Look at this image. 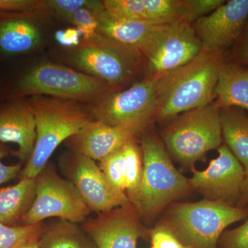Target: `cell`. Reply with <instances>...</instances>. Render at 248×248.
<instances>
[{
	"label": "cell",
	"instance_id": "6da1fadb",
	"mask_svg": "<svg viewBox=\"0 0 248 248\" xmlns=\"http://www.w3.org/2000/svg\"><path fill=\"white\" fill-rule=\"evenodd\" d=\"M224 60L223 55L202 51L190 63L160 77L155 120L170 122L184 112L213 103Z\"/></svg>",
	"mask_w": 248,
	"mask_h": 248
},
{
	"label": "cell",
	"instance_id": "7a4b0ae2",
	"mask_svg": "<svg viewBox=\"0 0 248 248\" xmlns=\"http://www.w3.org/2000/svg\"><path fill=\"white\" fill-rule=\"evenodd\" d=\"M27 102L35 119L36 140L22 177L35 179L62 142L79 133L93 118L82 103L46 95L31 96Z\"/></svg>",
	"mask_w": 248,
	"mask_h": 248
},
{
	"label": "cell",
	"instance_id": "3957f363",
	"mask_svg": "<svg viewBox=\"0 0 248 248\" xmlns=\"http://www.w3.org/2000/svg\"><path fill=\"white\" fill-rule=\"evenodd\" d=\"M140 147L141 182L129 201L140 218L149 221L173 202L187 195L192 187L188 179L174 167L164 143L155 133L143 135Z\"/></svg>",
	"mask_w": 248,
	"mask_h": 248
},
{
	"label": "cell",
	"instance_id": "277c9868",
	"mask_svg": "<svg viewBox=\"0 0 248 248\" xmlns=\"http://www.w3.org/2000/svg\"><path fill=\"white\" fill-rule=\"evenodd\" d=\"M248 210L219 201L170 205L164 226L187 248H217L228 226L248 218Z\"/></svg>",
	"mask_w": 248,
	"mask_h": 248
},
{
	"label": "cell",
	"instance_id": "5b68a950",
	"mask_svg": "<svg viewBox=\"0 0 248 248\" xmlns=\"http://www.w3.org/2000/svg\"><path fill=\"white\" fill-rule=\"evenodd\" d=\"M223 139L219 108L213 102L177 116L162 132L169 155L191 170L205 161L209 151L218 149Z\"/></svg>",
	"mask_w": 248,
	"mask_h": 248
},
{
	"label": "cell",
	"instance_id": "8992f818",
	"mask_svg": "<svg viewBox=\"0 0 248 248\" xmlns=\"http://www.w3.org/2000/svg\"><path fill=\"white\" fill-rule=\"evenodd\" d=\"M68 60L79 71L102 80L114 91L129 84L145 66L140 50L99 33L72 48Z\"/></svg>",
	"mask_w": 248,
	"mask_h": 248
},
{
	"label": "cell",
	"instance_id": "52a82bcc",
	"mask_svg": "<svg viewBox=\"0 0 248 248\" xmlns=\"http://www.w3.org/2000/svg\"><path fill=\"white\" fill-rule=\"evenodd\" d=\"M111 92L110 86L86 73L45 62L31 68L18 80L13 97L46 95L79 103H95Z\"/></svg>",
	"mask_w": 248,
	"mask_h": 248
},
{
	"label": "cell",
	"instance_id": "ba28073f",
	"mask_svg": "<svg viewBox=\"0 0 248 248\" xmlns=\"http://www.w3.org/2000/svg\"><path fill=\"white\" fill-rule=\"evenodd\" d=\"M160 77L144 78L124 91L111 92L89 108L93 120L130 132L143 133L155 121Z\"/></svg>",
	"mask_w": 248,
	"mask_h": 248
},
{
	"label": "cell",
	"instance_id": "9c48e42d",
	"mask_svg": "<svg viewBox=\"0 0 248 248\" xmlns=\"http://www.w3.org/2000/svg\"><path fill=\"white\" fill-rule=\"evenodd\" d=\"M35 179V198L23 217L24 225L51 217L75 223L86 221L91 209L71 181L60 177L48 164Z\"/></svg>",
	"mask_w": 248,
	"mask_h": 248
},
{
	"label": "cell",
	"instance_id": "30bf717a",
	"mask_svg": "<svg viewBox=\"0 0 248 248\" xmlns=\"http://www.w3.org/2000/svg\"><path fill=\"white\" fill-rule=\"evenodd\" d=\"M202 51L192 24L178 21L169 24L145 57V78H158L185 66Z\"/></svg>",
	"mask_w": 248,
	"mask_h": 248
},
{
	"label": "cell",
	"instance_id": "8fae6325",
	"mask_svg": "<svg viewBox=\"0 0 248 248\" xmlns=\"http://www.w3.org/2000/svg\"><path fill=\"white\" fill-rule=\"evenodd\" d=\"M248 20V0H231L192 24L202 51L223 55L239 40Z\"/></svg>",
	"mask_w": 248,
	"mask_h": 248
},
{
	"label": "cell",
	"instance_id": "7c38bea8",
	"mask_svg": "<svg viewBox=\"0 0 248 248\" xmlns=\"http://www.w3.org/2000/svg\"><path fill=\"white\" fill-rule=\"evenodd\" d=\"M218 156L204 170L192 169L188 182L205 197V200L219 201L232 205L241 196L246 172L242 165L226 145L218 148Z\"/></svg>",
	"mask_w": 248,
	"mask_h": 248
},
{
	"label": "cell",
	"instance_id": "4fadbf2b",
	"mask_svg": "<svg viewBox=\"0 0 248 248\" xmlns=\"http://www.w3.org/2000/svg\"><path fill=\"white\" fill-rule=\"evenodd\" d=\"M140 218L130 202L86 220L84 230L95 248H137L139 239L146 234Z\"/></svg>",
	"mask_w": 248,
	"mask_h": 248
},
{
	"label": "cell",
	"instance_id": "5bb4252c",
	"mask_svg": "<svg viewBox=\"0 0 248 248\" xmlns=\"http://www.w3.org/2000/svg\"><path fill=\"white\" fill-rule=\"evenodd\" d=\"M72 166V183L91 211L103 213L130 203L116 190L94 160L77 154Z\"/></svg>",
	"mask_w": 248,
	"mask_h": 248
},
{
	"label": "cell",
	"instance_id": "9a60e30c",
	"mask_svg": "<svg viewBox=\"0 0 248 248\" xmlns=\"http://www.w3.org/2000/svg\"><path fill=\"white\" fill-rule=\"evenodd\" d=\"M99 167L111 186L128 200L136 192L142 175L141 147L135 138L128 140L102 161Z\"/></svg>",
	"mask_w": 248,
	"mask_h": 248
},
{
	"label": "cell",
	"instance_id": "2e32d148",
	"mask_svg": "<svg viewBox=\"0 0 248 248\" xmlns=\"http://www.w3.org/2000/svg\"><path fill=\"white\" fill-rule=\"evenodd\" d=\"M106 11L124 20L153 25L181 21L182 0H105Z\"/></svg>",
	"mask_w": 248,
	"mask_h": 248
},
{
	"label": "cell",
	"instance_id": "e0dca14e",
	"mask_svg": "<svg viewBox=\"0 0 248 248\" xmlns=\"http://www.w3.org/2000/svg\"><path fill=\"white\" fill-rule=\"evenodd\" d=\"M133 138L125 129L93 120L69 140L77 154L100 162Z\"/></svg>",
	"mask_w": 248,
	"mask_h": 248
},
{
	"label": "cell",
	"instance_id": "ac0fdd59",
	"mask_svg": "<svg viewBox=\"0 0 248 248\" xmlns=\"http://www.w3.org/2000/svg\"><path fill=\"white\" fill-rule=\"evenodd\" d=\"M35 140V119L27 101L16 99L0 110V141L17 144L22 161L30 159Z\"/></svg>",
	"mask_w": 248,
	"mask_h": 248
},
{
	"label": "cell",
	"instance_id": "d6986e66",
	"mask_svg": "<svg viewBox=\"0 0 248 248\" xmlns=\"http://www.w3.org/2000/svg\"><path fill=\"white\" fill-rule=\"evenodd\" d=\"M168 25L124 20L112 17L105 10L98 16L97 33L140 50L145 58Z\"/></svg>",
	"mask_w": 248,
	"mask_h": 248
},
{
	"label": "cell",
	"instance_id": "ffe728a7",
	"mask_svg": "<svg viewBox=\"0 0 248 248\" xmlns=\"http://www.w3.org/2000/svg\"><path fill=\"white\" fill-rule=\"evenodd\" d=\"M26 14L0 15V52L4 55L27 53L40 45V31Z\"/></svg>",
	"mask_w": 248,
	"mask_h": 248
},
{
	"label": "cell",
	"instance_id": "44dd1931",
	"mask_svg": "<svg viewBox=\"0 0 248 248\" xmlns=\"http://www.w3.org/2000/svg\"><path fill=\"white\" fill-rule=\"evenodd\" d=\"M214 96L213 103L218 108H239L248 111V68L224 60Z\"/></svg>",
	"mask_w": 248,
	"mask_h": 248
},
{
	"label": "cell",
	"instance_id": "7402d4cb",
	"mask_svg": "<svg viewBox=\"0 0 248 248\" xmlns=\"http://www.w3.org/2000/svg\"><path fill=\"white\" fill-rule=\"evenodd\" d=\"M222 135L235 157L248 174V117L239 108H219Z\"/></svg>",
	"mask_w": 248,
	"mask_h": 248
},
{
	"label": "cell",
	"instance_id": "603a6c76",
	"mask_svg": "<svg viewBox=\"0 0 248 248\" xmlns=\"http://www.w3.org/2000/svg\"><path fill=\"white\" fill-rule=\"evenodd\" d=\"M35 189L36 179L27 178L0 189V223L9 225L24 217L35 198Z\"/></svg>",
	"mask_w": 248,
	"mask_h": 248
},
{
	"label": "cell",
	"instance_id": "cb8c5ba5",
	"mask_svg": "<svg viewBox=\"0 0 248 248\" xmlns=\"http://www.w3.org/2000/svg\"><path fill=\"white\" fill-rule=\"evenodd\" d=\"M77 223L61 221L44 228L39 239L40 248H91Z\"/></svg>",
	"mask_w": 248,
	"mask_h": 248
},
{
	"label": "cell",
	"instance_id": "d4e9b609",
	"mask_svg": "<svg viewBox=\"0 0 248 248\" xmlns=\"http://www.w3.org/2000/svg\"><path fill=\"white\" fill-rule=\"evenodd\" d=\"M89 9L100 14L105 11L104 1L97 0H47L43 1L42 10L55 14L69 22L78 10Z\"/></svg>",
	"mask_w": 248,
	"mask_h": 248
},
{
	"label": "cell",
	"instance_id": "484cf974",
	"mask_svg": "<svg viewBox=\"0 0 248 248\" xmlns=\"http://www.w3.org/2000/svg\"><path fill=\"white\" fill-rule=\"evenodd\" d=\"M43 231L42 223L17 226L0 223V248H16L31 240L39 239Z\"/></svg>",
	"mask_w": 248,
	"mask_h": 248
},
{
	"label": "cell",
	"instance_id": "4316f807",
	"mask_svg": "<svg viewBox=\"0 0 248 248\" xmlns=\"http://www.w3.org/2000/svg\"><path fill=\"white\" fill-rule=\"evenodd\" d=\"M224 0H182L181 20L192 24L224 4Z\"/></svg>",
	"mask_w": 248,
	"mask_h": 248
},
{
	"label": "cell",
	"instance_id": "83f0119b",
	"mask_svg": "<svg viewBox=\"0 0 248 248\" xmlns=\"http://www.w3.org/2000/svg\"><path fill=\"white\" fill-rule=\"evenodd\" d=\"M99 14L89 9H81L72 16L69 22L80 31L83 40H91L97 35Z\"/></svg>",
	"mask_w": 248,
	"mask_h": 248
},
{
	"label": "cell",
	"instance_id": "f1b7e54d",
	"mask_svg": "<svg viewBox=\"0 0 248 248\" xmlns=\"http://www.w3.org/2000/svg\"><path fill=\"white\" fill-rule=\"evenodd\" d=\"M218 243L221 248H248V217L244 224L224 232Z\"/></svg>",
	"mask_w": 248,
	"mask_h": 248
},
{
	"label": "cell",
	"instance_id": "f546056e",
	"mask_svg": "<svg viewBox=\"0 0 248 248\" xmlns=\"http://www.w3.org/2000/svg\"><path fill=\"white\" fill-rule=\"evenodd\" d=\"M150 235L152 246L155 248H187L163 224L152 230Z\"/></svg>",
	"mask_w": 248,
	"mask_h": 248
},
{
	"label": "cell",
	"instance_id": "4dcf8cb0",
	"mask_svg": "<svg viewBox=\"0 0 248 248\" xmlns=\"http://www.w3.org/2000/svg\"><path fill=\"white\" fill-rule=\"evenodd\" d=\"M43 1L37 0H0V15L30 13L42 10Z\"/></svg>",
	"mask_w": 248,
	"mask_h": 248
},
{
	"label": "cell",
	"instance_id": "1f68e13d",
	"mask_svg": "<svg viewBox=\"0 0 248 248\" xmlns=\"http://www.w3.org/2000/svg\"><path fill=\"white\" fill-rule=\"evenodd\" d=\"M232 48V63L248 67V20L239 40Z\"/></svg>",
	"mask_w": 248,
	"mask_h": 248
},
{
	"label": "cell",
	"instance_id": "d6a6232c",
	"mask_svg": "<svg viewBox=\"0 0 248 248\" xmlns=\"http://www.w3.org/2000/svg\"><path fill=\"white\" fill-rule=\"evenodd\" d=\"M81 34L78 29L69 28L66 30L57 31L55 34V40L62 45L67 48H74L80 45V37Z\"/></svg>",
	"mask_w": 248,
	"mask_h": 248
},
{
	"label": "cell",
	"instance_id": "836d02e7",
	"mask_svg": "<svg viewBox=\"0 0 248 248\" xmlns=\"http://www.w3.org/2000/svg\"><path fill=\"white\" fill-rule=\"evenodd\" d=\"M4 156V152L0 151V186L17 177L22 168L21 164L12 166H6L3 164L1 159Z\"/></svg>",
	"mask_w": 248,
	"mask_h": 248
},
{
	"label": "cell",
	"instance_id": "e575fe53",
	"mask_svg": "<svg viewBox=\"0 0 248 248\" xmlns=\"http://www.w3.org/2000/svg\"><path fill=\"white\" fill-rule=\"evenodd\" d=\"M238 202L241 206H243L248 202V174H246L244 184L241 189V196Z\"/></svg>",
	"mask_w": 248,
	"mask_h": 248
},
{
	"label": "cell",
	"instance_id": "d590c367",
	"mask_svg": "<svg viewBox=\"0 0 248 248\" xmlns=\"http://www.w3.org/2000/svg\"><path fill=\"white\" fill-rule=\"evenodd\" d=\"M39 239L31 240V241L20 245V246H18L16 248H40V244H39Z\"/></svg>",
	"mask_w": 248,
	"mask_h": 248
},
{
	"label": "cell",
	"instance_id": "8d00e7d4",
	"mask_svg": "<svg viewBox=\"0 0 248 248\" xmlns=\"http://www.w3.org/2000/svg\"><path fill=\"white\" fill-rule=\"evenodd\" d=\"M151 248H155L154 247H153V246H152Z\"/></svg>",
	"mask_w": 248,
	"mask_h": 248
}]
</instances>
